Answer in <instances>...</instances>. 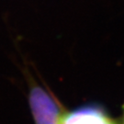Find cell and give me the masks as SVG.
Returning a JSON list of instances; mask_svg holds the SVG:
<instances>
[{
    "label": "cell",
    "instance_id": "obj_1",
    "mask_svg": "<svg viewBox=\"0 0 124 124\" xmlns=\"http://www.w3.org/2000/svg\"><path fill=\"white\" fill-rule=\"evenodd\" d=\"M29 84V103L35 124H61L63 111L60 104L41 85Z\"/></svg>",
    "mask_w": 124,
    "mask_h": 124
},
{
    "label": "cell",
    "instance_id": "obj_2",
    "mask_svg": "<svg viewBox=\"0 0 124 124\" xmlns=\"http://www.w3.org/2000/svg\"><path fill=\"white\" fill-rule=\"evenodd\" d=\"M61 124H120L98 105L88 104L63 111Z\"/></svg>",
    "mask_w": 124,
    "mask_h": 124
},
{
    "label": "cell",
    "instance_id": "obj_3",
    "mask_svg": "<svg viewBox=\"0 0 124 124\" xmlns=\"http://www.w3.org/2000/svg\"><path fill=\"white\" fill-rule=\"evenodd\" d=\"M120 124H124V110H123V115H122V118H121V120H120Z\"/></svg>",
    "mask_w": 124,
    "mask_h": 124
}]
</instances>
